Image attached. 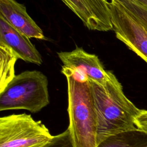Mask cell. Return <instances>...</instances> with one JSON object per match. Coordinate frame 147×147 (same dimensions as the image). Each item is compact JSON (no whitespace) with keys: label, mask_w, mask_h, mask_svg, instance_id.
Instances as JSON below:
<instances>
[{"label":"cell","mask_w":147,"mask_h":147,"mask_svg":"<svg viewBox=\"0 0 147 147\" xmlns=\"http://www.w3.org/2000/svg\"><path fill=\"white\" fill-rule=\"evenodd\" d=\"M88 81L97 116V143L110 136L136 129L135 120L141 110L126 96L115 75L104 87Z\"/></svg>","instance_id":"cell-1"},{"label":"cell","mask_w":147,"mask_h":147,"mask_svg":"<svg viewBox=\"0 0 147 147\" xmlns=\"http://www.w3.org/2000/svg\"><path fill=\"white\" fill-rule=\"evenodd\" d=\"M67 81L68 114L74 147H96L97 116L89 81L65 74Z\"/></svg>","instance_id":"cell-2"},{"label":"cell","mask_w":147,"mask_h":147,"mask_svg":"<svg viewBox=\"0 0 147 147\" xmlns=\"http://www.w3.org/2000/svg\"><path fill=\"white\" fill-rule=\"evenodd\" d=\"M48 86L47 77L39 71H25L16 75L0 91V111H41L49 103Z\"/></svg>","instance_id":"cell-3"},{"label":"cell","mask_w":147,"mask_h":147,"mask_svg":"<svg viewBox=\"0 0 147 147\" xmlns=\"http://www.w3.org/2000/svg\"><path fill=\"white\" fill-rule=\"evenodd\" d=\"M53 137L41 121L26 113L0 118V147H45Z\"/></svg>","instance_id":"cell-4"},{"label":"cell","mask_w":147,"mask_h":147,"mask_svg":"<svg viewBox=\"0 0 147 147\" xmlns=\"http://www.w3.org/2000/svg\"><path fill=\"white\" fill-rule=\"evenodd\" d=\"M110 1L109 7L116 37L147 64V30L121 3Z\"/></svg>","instance_id":"cell-5"},{"label":"cell","mask_w":147,"mask_h":147,"mask_svg":"<svg viewBox=\"0 0 147 147\" xmlns=\"http://www.w3.org/2000/svg\"><path fill=\"white\" fill-rule=\"evenodd\" d=\"M57 55L63 66L103 87L115 76L112 71L104 68L98 56L87 52L82 48L76 47L69 52H57Z\"/></svg>","instance_id":"cell-6"},{"label":"cell","mask_w":147,"mask_h":147,"mask_svg":"<svg viewBox=\"0 0 147 147\" xmlns=\"http://www.w3.org/2000/svg\"><path fill=\"white\" fill-rule=\"evenodd\" d=\"M90 30H113L107 0H61Z\"/></svg>","instance_id":"cell-7"},{"label":"cell","mask_w":147,"mask_h":147,"mask_svg":"<svg viewBox=\"0 0 147 147\" xmlns=\"http://www.w3.org/2000/svg\"><path fill=\"white\" fill-rule=\"evenodd\" d=\"M0 42L9 47L18 59L37 65L42 63L40 53L29 38L13 27L1 15Z\"/></svg>","instance_id":"cell-8"},{"label":"cell","mask_w":147,"mask_h":147,"mask_svg":"<svg viewBox=\"0 0 147 147\" xmlns=\"http://www.w3.org/2000/svg\"><path fill=\"white\" fill-rule=\"evenodd\" d=\"M0 15L29 38L45 40L42 29L28 14L24 5L16 0H0Z\"/></svg>","instance_id":"cell-9"},{"label":"cell","mask_w":147,"mask_h":147,"mask_svg":"<svg viewBox=\"0 0 147 147\" xmlns=\"http://www.w3.org/2000/svg\"><path fill=\"white\" fill-rule=\"evenodd\" d=\"M96 147H147V132L136 129L110 136Z\"/></svg>","instance_id":"cell-10"},{"label":"cell","mask_w":147,"mask_h":147,"mask_svg":"<svg viewBox=\"0 0 147 147\" xmlns=\"http://www.w3.org/2000/svg\"><path fill=\"white\" fill-rule=\"evenodd\" d=\"M18 59L15 53L7 46L0 42V91L14 78V65Z\"/></svg>","instance_id":"cell-11"},{"label":"cell","mask_w":147,"mask_h":147,"mask_svg":"<svg viewBox=\"0 0 147 147\" xmlns=\"http://www.w3.org/2000/svg\"><path fill=\"white\" fill-rule=\"evenodd\" d=\"M127 9L147 30V7L136 0H115Z\"/></svg>","instance_id":"cell-12"},{"label":"cell","mask_w":147,"mask_h":147,"mask_svg":"<svg viewBox=\"0 0 147 147\" xmlns=\"http://www.w3.org/2000/svg\"><path fill=\"white\" fill-rule=\"evenodd\" d=\"M45 147H74L68 128L63 133L54 136Z\"/></svg>","instance_id":"cell-13"},{"label":"cell","mask_w":147,"mask_h":147,"mask_svg":"<svg viewBox=\"0 0 147 147\" xmlns=\"http://www.w3.org/2000/svg\"><path fill=\"white\" fill-rule=\"evenodd\" d=\"M136 127L147 132V110H141L135 120Z\"/></svg>","instance_id":"cell-14"},{"label":"cell","mask_w":147,"mask_h":147,"mask_svg":"<svg viewBox=\"0 0 147 147\" xmlns=\"http://www.w3.org/2000/svg\"><path fill=\"white\" fill-rule=\"evenodd\" d=\"M136 1H137V2L141 3L143 5L147 7V0H136Z\"/></svg>","instance_id":"cell-15"}]
</instances>
